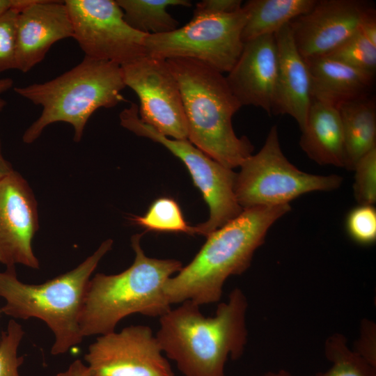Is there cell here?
<instances>
[{"mask_svg":"<svg viewBox=\"0 0 376 376\" xmlns=\"http://www.w3.org/2000/svg\"><path fill=\"white\" fill-rule=\"evenodd\" d=\"M199 306L187 300L171 309L159 318L156 338L184 376H224L227 359H239L246 343V297L234 289L214 316Z\"/></svg>","mask_w":376,"mask_h":376,"instance_id":"cell-1","label":"cell"},{"mask_svg":"<svg viewBox=\"0 0 376 376\" xmlns=\"http://www.w3.org/2000/svg\"><path fill=\"white\" fill-rule=\"evenodd\" d=\"M290 209L289 204L243 209L209 234L192 260L165 283L169 302L189 300L201 306L219 301L226 280L250 266L269 228Z\"/></svg>","mask_w":376,"mask_h":376,"instance_id":"cell-2","label":"cell"},{"mask_svg":"<svg viewBox=\"0 0 376 376\" xmlns=\"http://www.w3.org/2000/svg\"><path fill=\"white\" fill-rule=\"evenodd\" d=\"M178 83L189 140L224 166L233 169L252 155L246 136L235 134L232 119L242 105L223 73L193 58L166 60Z\"/></svg>","mask_w":376,"mask_h":376,"instance_id":"cell-3","label":"cell"},{"mask_svg":"<svg viewBox=\"0 0 376 376\" xmlns=\"http://www.w3.org/2000/svg\"><path fill=\"white\" fill-rule=\"evenodd\" d=\"M142 235L131 238L135 258L127 269L117 274L97 273L89 280L79 318L83 337L113 332L131 314L160 318L171 309L164 286L182 263L148 257L141 246Z\"/></svg>","mask_w":376,"mask_h":376,"instance_id":"cell-4","label":"cell"},{"mask_svg":"<svg viewBox=\"0 0 376 376\" xmlns=\"http://www.w3.org/2000/svg\"><path fill=\"white\" fill-rule=\"evenodd\" d=\"M125 87L120 65L86 56L53 79L14 87L17 94L42 108L40 116L24 132V143H33L45 127L56 122L70 124L74 141L79 142L93 113L125 100L121 91Z\"/></svg>","mask_w":376,"mask_h":376,"instance_id":"cell-5","label":"cell"},{"mask_svg":"<svg viewBox=\"0 0 376 376\" xmlns=\"http://www.w3.org/2000/svg\"><path fill=\"white\" fill-rule=\"evenodd\" d=\"M112 245L111 239L106 240L75 268L41 284L20 281L15 267H7L0 272V297L6 301L0 316L42 320L54 334L52 354L67 352L82 341L79 318L87 285Z\"/></svg>","mask_w":376,"mask_h":376,"instance_id":"cell-6","label":"cell"},{"mask_svg":"<svg viewBox=\"0 0 376 376\" xmlns=\"http://www.w3.org/2000/svg\"><path fill=\"white\" fill-rule=\"evenodd\" d=\"M240 167L234 193L242 209L289 204L308 192L336 189L343 182L340 175L310 174L291 164L282 152L276 125L271 127L258 152Z\"/></svg>","mask_w":376,"mask_h":376,"instance_id":"cell-7","label":"cell"},{"mask_svg":"<svg viewBox=\"0 0 376 376\" xmlns=\"http://www.w3.org/2000/svg\"><path fill=\"white\" fill-rule=\"evenodd\" d=\"M246 20L242 7L229 14L193 15L189 23L171 32L147 35L146 54L164 60L193 58L221 73L228 72L242 50Z\"/></svg>","mask_w":376,"mask_h":376,"instance_id":"cell-8","label":"cell"},{"mask_svg":"<svg viewBox=\"0 0 376 376\" xmlns=\"http://www.w3.org/2000/svg\"><path fill=\"white\" fill-rule=\"evenodd\" d=\"M122 127L137 136L148 138L166 148L178 157L187 169L194 185L200 190L209 207V218L194 226L195 234L207 236L239 215L243 209L238 204L234 185L236 174L214 160L189 140L169 139L139 118L135 103L119 114Z\"/></svg>","mask_w":376,"mask_h":376,"instance_id":"cell-9","label":"cell"},{"mask_svg":"<svg viewBox=\"0 0 376 376\" xmlns=\"http://www.w3.org/2000/svg\"><path fill=\"white\" fill-rule=\"evenodd\" d=\"M73 36L85 56L120 66L146 55L147 35L125 22L113 0H65Z\"/></svg>","mask_w":376,"mask_h":376,"instance_id":"cell-10","label":"cell"},{"mask_svg":"<svg viewBox=\"0 0 376 376\" xmlns=\"http://www.w3.org/2000/svg\"><path fill=\"white\" fill-rule=\"evenodd\" d=\"M121 68L125 86L139 99L140 119L165 136L187 139L180 88L166 61L145 55Z\"/></svg>","mask_w":376,"mask_h":376,"instance_id":"cell-11","label":"cell"},{"mask_svg":"<svg viewBox=\"0 0 376 376\" xmlns=\"http://www.w3.org/2000/svg\"><path fill=\"white\" fill-rule=\"evenodd\" d=\"M150 327L131 325L101 335L84 359L88 376H174Z\"/></svg>","mask_w":376,"mask_h":376,"instance_id":"cell-12","label":"cell"},{"mask_svg":"<svg viewBox=\"0 0 376 376\" xmlns=\"http://www.w3.org/2000/svg\"><path fill=\"white\" fill-rule=\"evenodd\" d=\"M39 228L38 203L26 180L13 171L0 180V263L39 269L32 246Z\"/></svg>","mask_w":376,"mask_h":376,"instance_id":"cell-13","label":"cell"},{"mask_svg":"<svg viewBox=\"0 0 376 376\" xmlns=\"http://www.w3.org/2000/svg\"><path fill=\"white\" fill-rule=\"evenodd\" d=\"M371 8L358 0H320L289 24L295 45L305 60L325 56L359 31Z\"/></svg>","mask_w":376,"mask_h":376,"instance_id":"cell-14","label":"cell"},{"mask_svg":"<svg viewBox=\"0 0 376 376\" xmlns=\"http://www.w3.org/2000/svg\"><path fill=\"white\" fill-rule=\"evenodd\" d=\"M64 1L33 0L19 13L16 26V70L30 71L56 42L72 38Z\"/></svg>","mask_w":376,"mask_h":376,"instance_id":"cell-15","label":"cell"},{"mask_svg":"<svg viewBox=\"0 0 376 376\" xmlns=\"http://www.w3.org/2000/svg\"><path fill=\"white\" fill-rule=\"evenodd\" d=\"M228 73V84L242 106L260 107L272 114L278 73L274 35L244 42L237 61Z\"/></svg>","mask_w":376,"mask_h":376,"instance_id":"cell-16","label":"cell"},{"mask_svg":"<svg viewBox=\"0 0 376 376\" xmlns=\"http://www.w3.org/2000/svg\"><path fill=\"white\" fill-rule=\"evenodd\" d=\"M274 36L278 73L272 114L292 116L301 130L313 102L308 66L295 45L289 24Z\"/></svg>","mask_w":376,"mask_h":376,"instance_id":"cell-17","label":"cell"},{"mask_svg":"<svg viewBox=\"0 0 376 376\" xmlns=\"http://www.w3.org/2000/svg\"><path fill=\"white\" fill-rule=\"evenodd\" d=\"M306 61L313 100L338 107L368 95L373 81L368 75L329 56Z\"/></svg>","mask_w":376,"mask_h":376,"instance_id":"cell-18","label":"cell"},{"mask_svg":"<svg viewBox=\"0 0 376 376\" xmlns=\"http://www.w3.org/2000/svg\"><path fill=\"white\" fill-rule=\"evenodd\" d=\"M299 145L320 165L344 167L345 153L341 118L337 107L313 100Z\"/></svg>","mask_w":376,"mask_h":376,"instance_id":"cell-19","label":"cell"},{"mask_svg":"<svg viewBox=\"0 0 376 376\" xmlns=\"http://www.w3.org/2000/svg\"><path fill=\"white\" fill-rule=\"evenodd\" d=\"M345 153V168L353 171L357 161L376 147V107L368 95L338 106Z\"/></svg>","mask_w":376,"mask_h":376,"instance_id":"cell-20","label":"cell"},{"mask_svg":"<svg viewBox=\"0 0 376 376\" xmlns=\"http://www.w3.org/2000/svg\"><path fill=\"white\" fill-rule=\"evenodd\" d=\"M316 0H250L243 9L246 20L242 32L243 42L274 35L297 17L308 13Z\"/></svg>","mask_w":376,"mask_h":376,"instance_id":"cell-21","label":"cell"},{"mask_svg":"<svg viewBox=\"0 0 376 376\" xmlns=\"http://www.w3.org/2000/svg\"><path fill=\"white\" fill-rule=\"evenodd\" d=\"M125 22L146 34H162L178 28L179 23L167 11L170 6H190L187 0H116Z\"/></svg>","mask_w":376,"mask_h":376,"instance_id":"cell-22","label":"cell"},{"mask_svg":"<svg viewBox=\"0 0 376 376\" xmlns=\"http://www.w3.org/2000/svg\"><path fill=\"white\" fill-rule=\"evenodd\" d=\"M130 220L150 231L195 235L194 226L187 224L180 205L172 198L156 199L143 215H133Z\"/></svg>","mask_w":376,"mask_h":376,"instance_id":"cell-23","label":"cell"},{"mask_svg":"<svg viewBox=\"0 0 376 376\" xmlns=\"http://www.w3.org/2000/svg\"><path fill=\"white\" fill-rule=\"evenodd\" d=\"M326 355L331 366L316 376H376L375 367L356 352L351 351L340 335H335L328 340Z\"/></svg>","mask_w":376,"mask_h":376,"instance_id":"cell-24","label":"cell"},{"mask_svg":"<svg viewBox=\"0 0 376 376\" xmlns=\"http://www.w3.org/2000/svg\"><path fill=\"white\" fill-rule=\"evenodd\" d=\"M325 56L347 64L373 78L376 70V45L359 31Z\"/></svg>","mask_w":376,"mask_h":376,"instance_id":"cell-25","label":"cell"},{"mask_svg":"<svg viewBox=\"0 0 376 376\" xmlns=\"http://www.w3.org/2000/svg\"><path fill=\"white\" fill-rule=\"evenodd\" d=\"M354 196L359 205H373L376 202V147L356 163Z\"/></svg>","mask_w":376,"mask_h":376,"instance_id":"cell-26","label":"cell"},{"mask_svg":"<svg viewBox=\"0 0 376 376\" xmlns=\"http://www.w3.org/2000/svg\"><path fill=\"white\" fill-rule=\"evenodd\" d=\"M24 335L22 325L10 320L0 336V376H21L18 369L24 363V357H18L17 350Z\"/></svg>","mask_w":376,"mask_h":376,"instance_id":"cell-27","label":"cell"},{"mask_svg":"<svg viewBox=\"0 0 376 376\" xmlns=\"http://www.w3.org/2000/svg\"><path fill=\"white\" fill-rule=\"evenodd\" d=\"M346 230L350 237L361 244H370L376 240V210L373 205H359L346 217Z\"/></svg>","mask_w":376,"mask_h":376,"instance_id":"cell-28","label":"cell"},{"mask_svg":"<svg viewBox=\"0 0 376 376\" xmlns=\"http://www.w3.org/2000/svg\"><path fill=\"white\" fill-rule=\"evenodd\" d=\"M19 10L11 9L0 17V74L16 70V26Z\"/></svg>","mask_w":376,"mask_h":376,"instance_id":"cell-29","label":"cell"},{"mask_svg":"<svg viewBox=\"0 0 376 376\" xmlns=\"http://www.w3.org/2000/svg\"><path fill=\"white\" fill-rule=\"evenodd\" d=\"M242 7L241 0H203L196 4L193 15L229 14L240 10Z\"/></svg>","mask_w":376,"mask_h":376,"instance_id":"cell-30","label":"cell"},{"mask_svg":"<svg viewBox=\"0 0 376 376\" xmlns=\"http://www.w3.org/2000/svg\"><path fill=\"white\" fill-rule=\"evenodd\" d=\"M359 31L371 43L376 45V17L375 11L373 8H370L363 17Z\"/></svg>","mask_w":376,"mask_h":376,"instance_id":"cell-31","label":"cell"},{"mask_svg":"<svg viewBox=\"0 0 376 376\" xmlns=\"http://www.w3.org/2000/svg\"><path fill=\"white\" fill-rule=\"evenodd\" d=\"M56 376H88V368L81 361L77 359L65 371L58 373Z\"/></svg>","mask_w":376,"mask_h":376,"instance_id":"cell-32","label":"cell"},{"mask_svg":"<svg viewBox=\"0 0 376 376\" xmlns=\"http://www.w3.org/2000/svg\"><path fill=\"white\" fill-rule=\"evenodd\" d=\"M33 0H0V17L11 9L18 10L29 5Z\"/></svg>","mask_w":376,"mask_h":376,"instance_id":"cell-33","label":"cell"},{"mask_svg":"<svg viewBox=\"0 0 376 376\" xmlns=\"http://www.w3.org/2000/svg\"><path fill=\"white\" fill-rule=\"evenodd\" d=\"M14 171L12 164L4 157L0 141V180Z\"/></svg>","mask_w":376,"mask_h":376,"instance_id":"cell-34","label":"cell"},{"mask_svg":"<svg viewBox=\"0 0 376 376\" xmlns=\"http://www.w3.org/2000/svg\"><path fill=\"white\" fill-rule=\"evenodd\" d=\"M14 81L11 78L0 79V95L10 90L13 86ZM7 102L0 96V111L6 107Z\"/></svg>","mask_w":376,"mask_h":376,"instance_id":"cell-35","label":"cell"},{"mask_svg":"<svg viewBox=\"0 0 376 376\" xmlns=\"http://www.w3.org/2000/svg\"><path fill=\"white\" fill-rule=\"evenodd\" d=\"M263 376H295L290 373L281 370L277 372H269L263 375Z\"/></svg>","mask_w":376,"mask_h":376,"instance_id":"cell-36","label":"cell"}]
</instances>
